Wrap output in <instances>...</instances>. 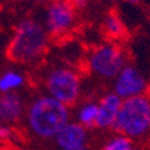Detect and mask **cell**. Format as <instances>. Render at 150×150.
I'll list each match as a JSON object with an SVG mask.
<instances>
[{
  "instance_id": "1",
  "label": "cell",
  "mask_w": 150,
  "mask_h": 150,
  "mask_svg": "<svg viewBox=\"0 0 150 150\" xmlns=\"http://www.w3.org/2000/svg\"><path fill=\"white\" fill-rule=\"evenodd\" d=\"M70 107L51 98L40 95L25 109L28 130L40 139H54L59 130L70 122Z\"/></svg>"
},
{
  "instance_id": "2",
  "label": "cell",
  "mask_w": 150,
  "mask_h": 150,
  "mask_svg": "<svg viewBox=\"0 0 150 150\" xmlns=\"http://www.w3.org/2000/svg\"><path fill=\"white\" fill-rule=\"evenodd\" d=\"M50 36L43 24L35 19H24L16 25L7 47V56L15 63H34L44 55Z\"/></svg>"
},
{
  "instance_id": "3",
  "label": "cell",
  "mask_w": 150,
  "mask_h": 150,
  "mask_svg": "<svg viewBox=\"0 0 150 150\" xmlns=\"http://www.w3.org/2000/svg\"><path fill=\"white\" fill-rule=\"evenodd\" d=\"M117 134L139 141L150 135V99L137 95L122 99L118 115L111 127Z\"/></svg>"
},
{
  "instance_id": "4",
  "label": "cell",
  "mask_w": 150,
  "mask_h": 150,
  "mask_svg": "<svg viewBox=\"0 0 150 150\" xmlns=\"http://www.w3.org/2000/svg\"><path fill=\"white\" fill-rule=\"evenodd\" d=\"M44 87L47 95L70 107L81 95V78L72 69L54 67L46 74Z\"/></svg>"
},
{
  "instance_id": "5",
  "label": "cell",
  "mask_w": 150,
  "mask_h": 150,
  "mask_svg": "<svg viewBox=\"0 0 150 150\" xmlns=\"http://www.w3.org/2000/svg\"><path fill=\"white\" fill-rule=\"evenodd\" d=\"M76 13L70 0H50L44 12V28L48 36H63L74 27Z\"/></svg>"
},
{
  "instance_id": "6",
  "label": "cell",
  "mask_w": 150,
  "mask_h": 150,
  "mask_svg": "<svg viewBox=\"0 0 150 150\" xmlns=\"http://www.w3.org/2000/svg\"><path fill=\"white\" fill-rule=\"evenodd\" d=\"M125 67V55L114 44L98 47L88 56V69L105 79H112Z\"/></svg>"
},
{
  "instance_id": "7",
  "label": "cell",
  "mask_w": 150,
  "mask_h": 150,
  "mask_svg": "<svg viewBox=\"0 0 150 150\" xmlns=\"http://www.w3.org/2000/svg\"><path fill=\"white\" fill-rule=\"evenodd\" d=\"M147 88V81L133 66H125L115 76L114 93L122 99L137 95H145Z\"/></svg>"
},
{
  "instance_id": "8",
  "label": "cell",
  "mask_w": 150,
  "mask_h": 150,
  "mask_svg": "<svg viewBox=\"0 0 150 150\" xmlns=\"http://www.w3.org/2000/svg\"><path fill=\"white\" fill-rule=\"evenodd\" d=\"M55 144L60 150H72L87 146L88 133L78 122L66 123L55 135Z\"/></svg>"
},
{
  "instance_id": "9",
  "label": "cell",
  "mask_w": 150,
  "mask_h": 150,
  "mask_svg": "<svg viewBox=\"0 0 150 150\" xmlns=\"http://www.w3.org/2000/svg\"><path fill=\"white\" fill-rule=\"evenodd\" d=\"M122 105V98H119L114 91L107 93L98 102V117L95 122V129L107 130L111 129L118 115L119 107Z\"/></svg>"
},
{
  "instance_id": "10",
  "label": "cell",
  "mask_w": 150,
  "mask_h": 150,
  "mask_svg": "<svg viewBox=\"0 0 150 150\" xmlns=\"http://www.w3.org/2000/svg\"><path fill=\"white\" fill-rule=\"evenodd\" d=\"M25 112V106L18 93L0 94V118L6 125H12L20 121Z\"/></svg>"
},
{
  "instance_id": "11",
  "label": "cell",
  "mask_w": 150,
  "mask_h": 150,
  "mask_svg": "<svg viewBox=\"0 0 150 150\" xmlns=\"http://www.w3.org/2000/svg\"><path fill=\"white\" fill-rule=\"evenodd\" d=\"M25 83V76L18 70H7L0 74V94L16 93Z\"/></svg>"
},
{
  "instance_id": "12",
  "label": "cell",
  "mask_w": 150,
  "mask_h": 150,
  "mask_svg": "<svg viewBox=\"0 0 150 150\" xmlns=\"http://www.w3.org/2000/svg\"><path fill=\"white\" fill-rule=\"evenodd\" d=\"M98 117V102H86L76 111V122L84 129H95Z\"/></svg>"
},
{
  "instance_id": "13",
  "label": "cell",
  "mask_w": 150,
  "mask_h": 150,
  "mask_svg": "<svg viewBox=\"0 0 150 150\" xmlns=\"http://www.w3.org/2000/svg\"><path fill=\"white\" fill-rule=\"evenodd\" d=\"M103 27H105V32L111 38L119 39V38H122L125 35V25L122 23L121 18L114 12H110L109 15L105 18Z\"/></svg>"
},
{
  "instance_id": "14",
  "label": "cell",
  "mask_w": 150,
  "mask_h": 150,
  "mask_svg": "<svg viewBox=\"0 0 150 150\" xmlns=\"http://www.w3.org/2000/svg\"><path fill=\"white\" fill-rule=\"evenodd\" d=\"M102 150H137V147L133 139H130L126 135L115 133V135L110 137L103 144Z\"/></svg>"
},
{
  "instance_id": "15",
  "label": "cell",
  "mask_w": 150,
  "mask_h": 150,
  "mask_svg": "<svg viewBox=\"0 0 150 150\" xmlns=\"http://www.w3.org/2000/svg\"><path fill=\"white\" fill-rule=\"evenodd\" d=\"M13 138V129L11 127V125H3L0 126V139L1 141H8Z\"/></svg>"
},
{
  "instance_id": "16",
  "label": "cell",
  "mask_w": 150,
  "mask_h": 150,
  "mask_svg": "<svg viewBox=\"0 0 150 150\" xmlns=\"http://www.w3.org/2000/svg\"><path fill=\"white\" fill-rule=\"evenodd\" d=\"M71 1V4L75 7V9L76 8H83L86 4H87L88 0H70Z\"/></svg>"
},
{
  "instance_id": "17",
  "label": "cell",
  "mask_w": 150,
  "mask_h": 150,
  "mask_svg": "<svg viewBox=\"0 0 150 150\" xmlns=\"http://www.w3.org/2000/svg\"><path fill=\"white\" fill-rule=\"evenodd\" d=\"M27 1H32V3H46L48 0H27Z\"/></svg>"
},
{
  "instance_id": "18",
  "label": "cell",
  "mask_w": 150,
  "mask_h": 150,
  "mask_svg": "<svg viewBox=\"0 0 150 150\" xmlns=\"http://www.w3.org/2000/svg\"><path fill=\"white\" fill-rule=\"evenodd\" d=\"M125 1H127V3H131V4H137V3H139L141 0H125Z\"/></svg>"
},
{
  "instance_id": "19",
  "label": "cell",
  "mask_w": 150,
  "mask_h": 150,
  "mask_svg": "<svg viewBox=\"0 0 150 150\" xmlns=\"http://www.w3.org/2000/svg\"><path fill=\"white\" fill-rule=\"evenodd\" d=\"M72 150H88V146H84V147H81V149H72Z\"/></svg>"
},
{
  "instance_id": "20",
  "label": "cell",
  "mask_w": 150,
  "mask_h": 150,
  "mask_svg": "<svg viewBox=\"0 0 150 150\" xmlns=\"http://www.w3.org/2000/svg\"><path fill=\"white\" fill-rule=\"evenodd\" d=\"M3 125V121H1V118H0V126Z\"/></svg>"
},
{
  "instance_id": "21",
  "label": "cell",
  "mask_w": 150,
  "mask_h": 150,
  "mask_svg": "<svg viewBox=\"0 0 150 150\" xmlns=\"http://www.w3.org/2000/svg\"><path fill=\"white\" fill-rule=\"evenodd\" d=\"M3 1H8V0H3Z\"/></svg>"
}]
</instances>
